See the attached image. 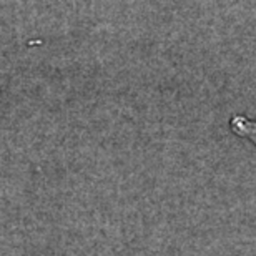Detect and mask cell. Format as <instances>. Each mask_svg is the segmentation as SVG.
Listing matches in <instances>:
<instances>
[{
	"label": "cell",
	"mask_w": 256,
	"mask_h": 256,
	"mask_svg": "<svg viewBox=\"0 0 256 256\" xmlns=\"http://www.w3.org/2000/svg\"><path fill=\"white\" fill-rule=\"evenodd\" d=\"M230 130L238 138L250 142L256 148V120L248 115H233L230 118Z\"/></svg>",
	"instance_id": "6da1fadb"
}]
</instances>
